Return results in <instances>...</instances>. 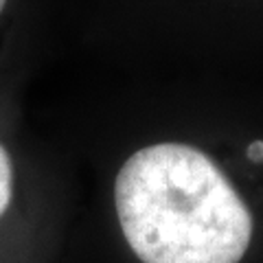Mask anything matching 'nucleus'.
I'll list each match as a JSON object with an SVG mask.
<instances>
[{
    "instance_id": "obj_4",
    "label": "nucleus",
    "mask_w": 263,
    "mask_h": 263,
    "mask_svg": "<svg viewBox=\"0 0 263 263\" xmlns=\"http://www.w3.org/2000/svg\"><path fill=\"white\" fill-rule=\"evenodd\" d=\"M5 5H7V0H0V13H3V9H5Z\"/></svg>"
},
{
    "instance_id": "obj_1",
    "label": "nucleus",
    "mask_w": 263,
    "mask_h": 263,
    "mask_svg": "<svg viewBox=\"0 0 263 263\" xmlns=\"http://www.w3.org/2000/svg\"><path fill=\"white\" fill-rule=\"evenodd\" d=\"M114 200L123 237L143 263H239L248 252V206L195 147L158 143L132 154Z\"/></svg>"
},
{
    "instance_id": "obj_2",
    "label": "nucleus",
    "mask_w": 263,
    "mask_h": 263,
    "mask_svg": "<svg viewBox=\"0 0 263 263\" xmlns=\"http://www.w3.org/2000/svg\"><path fill=\"white\" fill-rule=\"evenodd\" d=\"M11 197H13V164H11V156L0 145V217L9 209Z\"/></svg>"
},
{
    "instance_id": "obj_3",
    "label": "nucleus",
    "mask_w": 263,
    "mask_h": 263,
    "mask_svg": "<svg viewBox=\"0 0 263 263\" xmlns=\"http://www.w3.org/2000/svg\"><path fill=\"white\" fill-rule=\"evenodd\" d=\"M248 158L252 162H263V141H254L248 145Z\"/></svg>"
}]
</instances>
